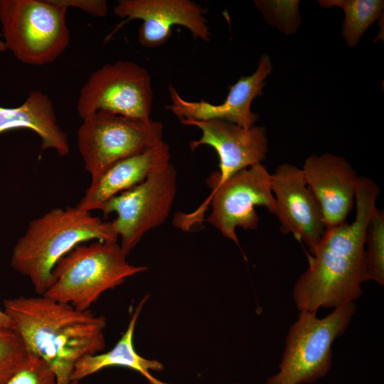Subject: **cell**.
I'll return each mask as SVG.
<instances>
[{
  "mask_svg": "<svg viewBox=\"0 0 384 384\" xmlns=\"http://www.w3.org/2000/svg\"><path fill=\"white\" fill-rule=\"evenodd\" d=\"M380 191L371 178L359 176L355 220L325 229L311 253L308 269L294 284L292 297L299 311L335 309L360 297L362 283L369 280L365 261L366 230Z\"/></svg>",
  "mask_w": 384,
  "mask_h": 384,
  "instance_id": "obj_1",
  "label": "cell"
},
{
  "mask_svg": "<svg viewBox=\"0 0 384 384\" xmlns=\"http://www.w3.org/2000/svg\"><path fill=\"white\" fill-rule=\"evenodd\" d=\"M4 311L31 352L54 373L57 384H79L71 375L82 357L105 348L106 318L44 295L4 299Z\"/></svg>",
  "mask_w": 384,
  "mask_h": 384,
  "instance_id": "obj_2",
  "label": "cell"
},
{
  "mask_svg": "<svg viewBox=\"0 0 384 384\" xmlns=\"http://www.w3.org/2000/svg\"><path fill=\"white\" fill-rule=\"evenodd\" d=\"M118 238L111 221L76 207L53 208L29 223L13 248L11 266L43 295L53 283L55 265L75 247L90 240L117 242Z\"/></svg>",
  "mask_w": 384,
  "mask_h": 384,
  "instance_id": "obj_3",
  "label": "cell"
},
{
  "mask_svg": "<svg viewBox=\"0 0 384 384\" xmlns=\"http://www.w3.org/2000/svg\"><path fill=\"white\" fill-rule=\"evenodd\" d=\"M126 257L117 242L78 245L58 261L53 283L43 295L80 311L88 310L102 293L148 269L129 264Z\"/></svg>",
  "mask_w": 384,
  "mask_h": 384,
  "instance_id": "obj_4",
  "label": "cell"
},
{
  "mask_svg": "<svg viewBox=\"0 0 384 384\" xmlns=\"http://www.w3.org/2000/svg\"><path fill=\"white\" fill-rule=\"evenodd\" d=\"M271 181V174L262 164L242 169L212 189L209 197L193 212L176 214L174 224L183 230H191L203 220V215L210 204L211 213L204 220L225 238L239 245L237 228L255 230L258 226L260 218L255 206H264L275 214Z\"/></svg>",
  "mask_w": 384,
  "mask_h": 384,
  "instance_id": "obj_5",
  "label": "cell"
},
{
  "mask_svg": "<svg viewBox=\"0 0 384 384\" xmlns=\"http://www.w3.org/2000/svg\"><path fill=\"white\" fill-rule=\"evenodd\" d=\"M354 302L335 308L323 318L316 312L300 311L290 326L279 370L265 384H303L325 376L332 363V344L349 325Z\"/></svg>",
  "mask_w": 384,
  "mask_h": 384,
  "instance_id": "obj_6",
  "label": "cell"
},
{
  "mask_svg": "<svg viewBox=\"0 0 384 384\" xmlns=\"http://www.w3.org/2000/svg\"><path fill=\"white\" fill-rule=\"evenodd\" d=\"M66 11L51 0H0V23L7 50L28 65L54 62L70 41Z\"/></svg>",
  "mask_w": 384,
  "mask_h": 384,
  "instance_id": "obj_7",
  "label": "cell"
},
{
  "mask_svg": "<svg viewBox=\"0 0 384 384\" xmlns=\"http://www.w3.org/2000/svg\"><path fill=\"white\" fill-rule=\"evenodd\" d=\"M164 126L151 118L142 119L98 111L86 119L77 133L78 147L97 181L117 162L144 152L163 140Z\"/></svg>",
  "mask_w": 384,
  "mask_h": 384,
  "instance_id": "obj_8",
  "label": "cell"
},
{
  "mask_svg": "<svg viewBox=\"0 0 384 384\" xmlns=\"http://www.w3.org/2000/svg\"><path fill=\"white\" fill-rule=\"evenodd\" d=\"M153 97L148 70L131 60H117L90 75L80 90L77 110L82 120L98 111L147 119Z\"/></svg>",
  "mask_w": 384,
  "mask_h": 384,
  "instance_id": "obj_9",
  "label": "cell"
},
{
  "mask_svg": "<svg viewBox=\"0 0 384 384\" xmlns=\"http://www.w3.org/2000/svg\"><path fill=\"white\" fill-rule=\"evenodd\" d=\"M177 191V173L169 163L141 183L108 201L102 211L105 215L114 212L111 221L121 238L120 246L127 256L150 230L167 219Z\"/></svg>",
  "mask_w": 384,
  "mask_h": 384,
  "instance_id": "obj_10",
  "label": "cell"
},
{
  "mask_svg": "<svg viewBox=\"0 0 384 384\" xmlns=\"http://www.w3.org/2000/svg\"><path fill=\"white\" fill-rule=\"evenodd\" d=\"M184 125L193 126L202 132L201 138L191 141V151L202 145L213 147L219 158L220 171L213 173L208 185L213 189L239 171L262 164L268 152L266 129L252 126L246 129L220 119L180 120Z\"/></svg>",
  "mask_w": 384,
  "mask_h": 384,
  "instance_id": "obj_11",
  "label": "cell"
},
{
  "mask_svg": "<svg viewBox=\"0 0 384 384\" xmlns=\"http://www.w3.org/2000/svg\"><path fill=\"white\" fill-rule=\"evenodd\" d=\"M113 11L116 16L126 18L124 23L142 20L138 41L145 48L166 43L174 26L187 28L193 38L205 42L212 36L205 9L190 0H120Z\"/></svg>",
  "mask_w": 384,
  "mask_h": 384,
  "instance_id": "obj_12",
  "label": "cell"
},
{
  "mask_svg": "<svg viewBox=\"0 0 384 384\" xmlns=\"http://www.w3.org/2000/svg\"><path fill=\"white\" fill-rule=\"evenodd\" d=\"M276 204L275 215L283 234L292 233L308 245L311 253L326 229L320 208L308 186L302 169L283 163L271 174Z\"/></svg>",
  "mask_w": 384,
  "mask_h": 384,
  "instance_id": "obj_13",
  "label": "cell"
},
{
  "mask_svg": "<svg viewBox=\"0 0 384 384\" xmlns=\"http://www.w3.org/2000/svg\"><path fill=\"white\" fill-rule=\"evenodd\" d=\"M272 69L270 57L262 55L256 70L250 75L241 76L231 85L226 99L220 105H213L203 99L198 102L186 100L169 85L171 104L167 105L165 109L170 110L179 120L220 119L250 128L259 118V115L251 110L252 102L263 94L265 80Z\"/></svg>",
  "mask_w": 384,
  "mask_h": 384,
  "instance_id": "obj_14",
  "label": "cell"
},
{
  "mask_svg": "<svg viewBox=\"0 0 384 384\" xmlns=\"http://www.w3.org/2000/svg\"><path fill=\"white\" fill-rule=\"evenodd\" d=\"M302 170L319 204L325 228L346 221L356 201L359 178L351 164L342 156L313 154L306 159Z\"/></svg>",
  "mask_w": 384,
  "mask_h": 384,
  "instance_id": "obj_15",
  "label": "cell"
},
{
  "mask_svg": "<svg viewBox=\"0 0 384 384\" xmlns=\"http://www.w3.org/2000/svg\"><path fill=\"white\" fill-rule=\"evenodd\" d=\"M170 159V146L162 140L144 152L117 162L97 181L91 182L75 207L86 212L102 210L111 198L166 167L171 163Z\"/></svg>",
  "mask_w": 384,
  "mask_h": 384,
  "instance_id": "obj_16",
  "label": "cell"
},
{
  "mask_svg": "<svg viewBox=\"0 0 384 384\" xmlns=\"http://www.w3.org/2000/svg\"><path fill=\"white\" fill-rule=\"evenodd\" d=\"M21 129L31 130L39 136L41 150L53 149L61 156L68 154V135L59 126L53 102L47 94L33 91L18 107L0 106V134Z\"/></svg>",
  "mask_w": 384,
  "mask_h": 384,
  "instance_id": "obj_17",
  "label": "cell"
},
{
  "mask_svg": "<svg viewBox=\"0 0 384 384\" xmlns=\"http://www.w3.org/2000/svg\"><path fill=\"white\" fill-rule=\"evenodd\" d=\"M149 296H145L135 308L126 331L112 349L106 353L85 356L75 365L71 375L73 381L79 382L105 368L121 366L141 373L150 384H169L155 378L150 373L161 371L164 366L156 360L146 359L137 353L133 345L137 321Z\"/></svg>",
  "mask_w": 384,
  "mask_h": 384,
  "instance_id": "obj_18",
  "label": "cell"
},
{
  "mask_svg": "<svg viewBox=\"0 0 384 384\" xmlns=\"http://www.w3.org/2000/svg\"><path fill=\"white\" fill-rule=\"evenodd\" d=\"M321 6H338L345 13L342 35L346 43L354 48L366 29L381 15L384 3L380 0H323Z\"/></svg>",
  "mask_w": 384,
  "mask_h": 384,
  "instance_id": "obj_19",
  "label": "cell"
},
{
  "mask_svg": "<svg viewBox=\"0 0 384 384\" xmlns=\"http://www.w3.org/2000/svg\"><path fill=\"white\" fill-rule=\"evenodd\" d=\"M365 261L368 279L384 284V210L375 207L365 235Z\"/></svg>",
  "mask_w": 384,
  "mask_h": 384,
  "instance_id": "obj_20",
  "label": "cell"
},
{
  "mask_svg": "<svg viewBox=\"0 0 384 384\" xmlns=\"http://www.w3.org/2000/svg\"><path fill=\"white\" fill-rule=\"evenodd\" d=\"M35 356L15 329L0 326V384H6Z\"/></svg>",
  "mask_w": 384,
  "mask_h": 384,
  "instance_id": "obj_21",
  "label": "cell"
},
{
  "mask_svg": "<svg viewBox=\"0 0 384 384\" xmlns=\"http://www.w3.org/2000/svg\"><path fill=\"white\" fill-rule=\"evenodd\" d=\"M6 384H57V381L48 365L36 355Z\"/></svg>",
  "mask_w": 384,
  "mask_h": 384,
  "instance_id": "obj_22",
  "label": "cell"
},
{
  "mask_svg": "<svg viewBox=\"0 0 384 384\" xmlns=\"http://www.w3.org/2000/svg\"><path fill=\"white\" fill-rule=\"evenodd\" d=\"M51 1L66 10L70 7L77 8L95 17H105L108 11V4L105 0H51Z\"/></svg>",
  "mask_w": 384,
  "mask_h": 384,
  "instance_id": "obj_23",
  "label": "cell"
},
{
  "mask_svg": "<svg viewBox=\"0 0 384 384\" xmlns=\"http://www.w3.org/2000/svg\"><path fill=\"white\" fill-rule=\"evenodd\" d=\"M0 326L7 327V328H14V324L9 316L5 313L4 309L2 310L0 308Z\"/></svg>",
  "mask_w": 384,
  "mask_h": 384,
  "instance_id": "obj_24",
  "label": "cell"
},
{
  "mask_svg": "<svg viewBox=\"0 0 384 384\" xmlns=\"http://www.w3.org/2000/svg\"><path fill=\"white\" fill-rule=\"evenodd\" d=\"M7 50L6 46L3 41L0 40V55Z\"/></svg>",
  "mask_w": 384,
  "mask_h": 384,
  "instance_id": "obj_25",
  "label": "cell"
},
{
  "mask_svg": "<svg viewBox=\"0 0 384 384\" xmlns=\"http://www.w3.org/2000/svg\"><path fill=\"white\" fill-rule=\"evenodd\" d=\"M233 384H240V383H233Z\"/></svg>",
  "mask_w": 384,
  "mask_h": 384,
  "instance_id": "obj_26",
  "label": "cell"
}]
</instances>
